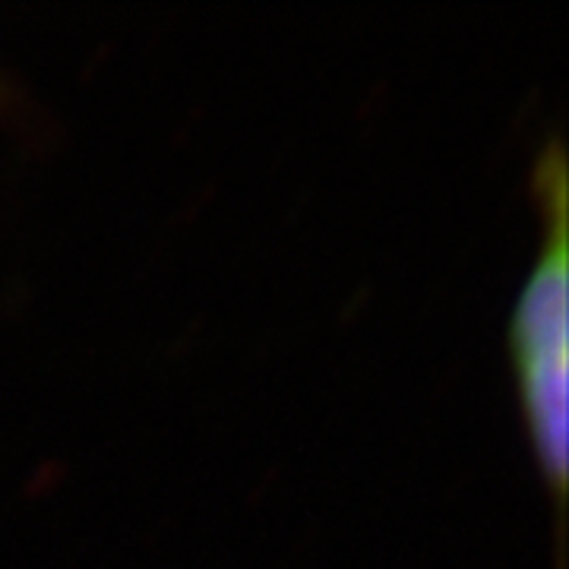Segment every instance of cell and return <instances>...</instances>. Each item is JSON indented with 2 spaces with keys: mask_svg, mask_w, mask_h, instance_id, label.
Listing matches in <instances>:
<instances>
[{
  "mask_svg": "<svg viewBox=\"0 0 569 569\" xmlns=\"http://www.w3.org/2000/svg\"><path fill=\"white\" fill-rule=\"evenodd\" d=\"M535 183L548 228L512 310L509 342L538 468L553 493V507L563 512L569 471V247L567 164L557 142L541 156Z\"/></svg>",
  "mask_w": 569,
  "mask_h": 569,
  "instance_id": "cell-1",
  "label": "cell"
}]
</instances>
